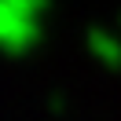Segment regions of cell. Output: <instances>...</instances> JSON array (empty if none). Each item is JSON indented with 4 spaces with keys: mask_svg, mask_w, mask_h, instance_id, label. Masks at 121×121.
Returning a JSON list of instances; mask_svg holds the SVG:
<instances>
[{
    "mask_svg": "<svg viewBox=\"0 0 121 121\" xmlns=\"http://www.w3.org/2000/svg\"><path fill=\"white\" fill-rule=\"evenodd\" d=\"M18 11H30V8H22L18 0H0V48H8V52H26L37 40V30L22 22Z\"/></svg>",
    "mask_w": 121,
    "mask_h": 121,
    "instance_id": "1",
    "label": "cell"
}]
</instances>
